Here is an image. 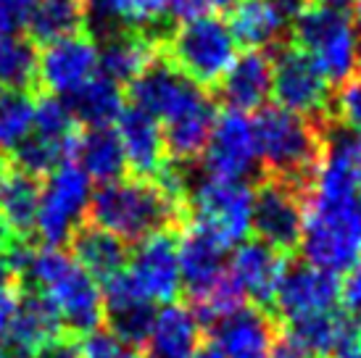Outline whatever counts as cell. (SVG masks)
<instances>
[{"label":"cell","mask_w":361,"mask_h":358,"mask_svg":"<svg viewBox=\"0 0 361 358\" xmlns=\"http://www.w3.org/2000/svg\"><path fill=\"white\" fill-rule=\"evenodd\" d=\"M116 135L124 148L127 169L132 177L153 179L166 163V145H164V130L161 121L142 109L127 106L116 119Z\"/></svg>","instance_id":"ac0fdd59"},{"label":"cell","mask_w":361,"mask_h":358,"mask_svg":"<svg viewBox=\"0 0 361 358\" xmlns=\"http://www.w3.org/2000/svg\"><path fill=\"white\" fill-rule=\"evenodd\" d=\"M74 159L90 179L109 185L127 174V159L116 130L111 127H87L74 140Z\"/></svg>","instance_id":"83f0119b"},{"label":"cell","mask_w":361,"mask_h":358,"mask_svg":"<svg viewBox=\"0 0 361 358\" xmlns=\"http://www.w3.org/2000/svg\"><path fill=\"white\" fill-rule=\"evenodd\" d=\"M238 0H169V13L177 21L198 19V16H216L221 11H230Z\"/></svg>","instance_id":"60d3db41"},{"label":"cell","mask_w":361,"mask_h":358,"mask_svg":"<svg viewBox=\"0 0 361 358\" xmlns=\"http://www.w3.org/2000/svg\"><path fill=\"white\" fill-rule=\"evenodd\" d=\"M330 119H309L280 106L261 109L253 119L259 163L267 177L290 182L309 192L324 148V127Z\"/></svg>","instance_id":"7a4b0ae2"},{"label":"cell","mask_w":361,"mask_h":358,"mask_svg":"<svg viewBox=\"0 0 361 358\" xmlns=\"http://www.w3.org/2000/svg\"><path fill=\"white\" fill-rule=\"evenodd\" d=\"M87 21H92L103 37L116 30H161V21L169 13V0H85Z\"/></svg>","instance_id":"4316f807"},{"label":"cell","mask_w":361,"mask_h":358,"mask_svg":"<svg viewBox=\"0 0 361 358\" xmlns=\"http://www.w3.org/2000/svg\"><path fill=\"white\" fill-rule=\"evenodd\" d=\"M353 27H359L361 30V0H353Z\"/></svg>","instance_id":"db71d44e"},{"label":"cell","mask_w":361,"mask_h":358,"mask_svg":"<svg viewBox=\"0 0 361 358\" xmlns=\"http://www.w3.org/2000/svg\"><path fill=\"white\" fill-rule=\"evenodd\" d=\"M335 358H361V324H356L353 335L348 338V342L343 345V350Z\"/></svg>","instance_id":"bcb514c9"},{"label":"cell","mask_w":361,"mask_h":358,"mask_svg":"<svg viewBox=\"0 0 361 358\" xmlns=\"http://www.w3.org/2000/svg\"><path fill=\"white\" fill-rule=\"evenodd\" d=\"M32 132L40 135V137L56 140V142H71L80 135L77 132V119L71 116L66 100L59 98V95H48V92H37Z\"/></svg>","instance_id":"74e56055"},{"label":"cell","mask_w":361,"mask_h":358,"mask_svg":"<svg viewBox=\"0 0 361 358\" xmlns=\"http://www.w3.org/2000/svg\"><path fill=\"white\" fill-rule=\"evenodd\" d=\"M245 303H248V300L243 295V290L235 285V279H232L230 271H227V274H224L216 285H211L206 292L190 298V309H192V314L198 316L201 324L214 327V324H219L221 319H227V316H232L235 311H240Z\"/></svg>","instance_id":"8d00e7d4"},{"label":"cell","mask_w":361,"mask_h":358,"mask_svg":"<svg viewBox=\"0 0 361 358\" xmlns=\"http://www.w3.org/2000/svg\"><path fill=\"white\" fill-rule=\"evenodd\" d=\"M127 277L151 303H177L182 292L180 237L174 229L153 232L137 242L127 261Z\"/></svg>","instance_id":"8fae6325"},{"label":"cell","mask_w":361,"mask_h":358,"mask_svg":"<svg viewBox=\"0 0 361 358\" xmlns=\"http://www.w3.org/2000/svg\"><path fill=\"white\" fill-rule=\"evenodd\" d=\"M71 259L77 261L95 282H109L111 277L121 274L130 261L127 242L101 229L92 221H82L69 237Z\"/></svg>","instance_id":"d4e9b609"},{"label":"cell","mask_w":361,"mask_h":358,"mask_svg":"<svg viewBox=\"0 0 361 358\" xmlns=\"http://www.w3.org/2000/svg\"><path fill=\"white\" fill-rule=\"evenodd\" d=\"M61 338H66V329H63V321H61L59 311L53 309L51 300L32 290L21 292L16 314L6 332V340L13 345V350L32 358L42 348L59 342Z\"/></svg>","instance_id":"7402d4cb"},{"label":"cell","mask_w":361,"mask_h":358,"mask_svg":"<svg viewBox=\"0 0 361 358\" xmlns=\"http://www.w3.org/2000/svg\"><path fill=\"white\" fill-rule=\"evenodd\" d=\"M253 216V190L243 179H214L203 174L192 182L188 200L190 224L209 232L227 250H235L245 242L251 232ZM182 221V224H185Z\"/></svg>","instance_id":"8992f818"},{"label":"cell","mask_w":361,"mask_h":358,"mask_svg":"<svg viewBox=\"0 0 361 358\" xmlns=\"http://www.w3.org/2000/svg\"><path fill=\"white\" fill-rule=\"evenodd\" d=\"M32 358H80V350H77V345H74L71 338H61L59 342L42 348L37 356H32Z\"/></svg>","instance_id":"f6af8a7d"},{"label":"cell","mask_w":361,"mask_h":358,"mask_svg":"<svg viewBox=\"0 0 361 358\" xmlns=\"http://www.w3.org/2000/svg\"><path fill=\"white\" fill-rule=\"evenodd\" d=\"M190 358H227V356L221 353V348L216 342H206V345H198V350Z\"/></svg>","instance_id":"f907efd6"},{"label":"cell","mask_w":361,"mask_h":358,"mask_svg":"<svg viewBox=\"0 0 361 358\" xmlns=\"http://www.w3.org/2000/svg\"><path fill=\"white\" fill-rule=\"evenodd\" d=\"M164 35L166 32L116 30L103 37L98 48V74L116 85H132L142 71H148L164 58Z\"/></svg>","instance_id":"e0dca14e"},{"label":"cell","mask_w":361,"mask_h":358,"mask_svg":"<svg viewBox=\"0 0 361 358\" xmlns=\"http://www.w3.org/2000/svg\"><path fill=\"white\" fill-rule=\"evenodd\" d=\"M0 358H6V353H3V350H0Z\"/></svg>","instance_id":"6f0895ef"},{"label":"cell","mask_w":361,"mask_h":358,"mask_svg":"<svg viewBox=\"0 0 361 358\" xmlns=\"http://www.w3.org/2000/svg\"><path fill=\"white\" fill-rule=\"evenodd\" d=\"M90 221L124 242H140L153 232L174 229L188 211L164 192L153 179L121 177L101 185L90 198Z\"/></svg>","instance_id":"6da1fadb"},{"label":"cell","mask_w":361,"mask_h":358,"mask_svg":"<svg viewBox=\"0 0 361 358\" xmlns=\"http://www.w3.org/2000/svg\"><path fill=\"white\" fill-rule=\"evenodd\" d=\"M98 74V42L87 32L53 40L37 50V92L66 98Z\"/></svg>","instance_id":"4fadbf2b"},{"label":"cell","mask_w":361,"mask_h":358,"mask_svg":"<svg viewBox=\"0 0 361 358\" xmlns=\"http://www.w3.org/2000/svg\"><path fill=\"white\" fill-rule=\"evenodd\" d=\"M19 285V279H16V274H13V268L8 266V261L0 259V292L3 290H11Z\"/></svg>","instance_id":"c3c4849f"},{"label":"cell","mask_w":361,"mask_h":358,"mask_svg":"<svg viewBox=\"0 0 361 358\" xmlns=\"http://www.w3.org/2000/svg\"><path fill=\"white\" fill-rule=\"evenodd\" d=\"M330 121L361 135V74L341 82L330 100Z\"/></svg>","instance_id":"f35d334b"},{"label":"cell","mask_w":361,"mask_h":358,"mask_svg":"<svg viewBox=\"0 0 361 358\" xmlns=\"http://www.w3.org/2000/svg\"><path fill=\"white\" fill-rule=\"evenodd\" d=\"M277 3H280V6L288 11V13H290V19H293V16H295V13L303 8V3H306V0H277Z\"/></svg>","instance_id":"816d5d0a"},{"label":"cell","mask_w":361,"mask_h":358,"mask_svg":"<svg viewBox=\"0 0 361 358\" xmlns=\"http://www.w3.org/2000/svg\"><path fill=\"white\" fill-rule=\"evenodd\" d=\"M77 350H80V358H137V348L121 340L109 327H98L82 335Z\"/></svg>","instance_id":"ab89813d"},{"label":"cell","mask_w":361,"mask_h":358,"mask_svg":"<svg viewBox=\"0 0 361 358\" xmlns=\"http://www.w3.org/2000/svg\"><path fill=\"white\" fill-rule=\"evenodd\" d=\"M201 321L190 306L166 303L153 319L145 348L151 358H190L201 345Z\"/></svg>","instance_id":"484cf974"},{"label":"cell","mask_w":361,"mask_h":358,"mask_svg":"<svg viewBox=\"0 0 361 358\" xmlns=\"http://www.w3.org/2000/svg\"><path fill=\"white\" fill-rule=\"evenodd\" d=\"M309 198L348 200L361 195V135L335 121L324 127V148L314 171Z\"/></svg>","instance_id":"5bb4252c"},{"label":"cell","mask_w":361,"mask_h":358,"mask_svg":"<svg viewBox=\"0 0 361 358\" xmlns=\"http://www.w3.org/2000/svg\"><path fill=\"white\" fill-rule=\"evenodd\" d=\"M130 100L135 109L151 113L161 124L177 121L192 111L211 103V95L203 85L192 82L166 58H159L148 71H142L130 85Z\"/></svg>","instance_id":"9c48e42d"},{"label":"cell","mask_w":361,"mask_h":358,"mask_svg":"<svg viewBox=\"0 0 361 358\" xmlns=\"http://www.w3.org/2000/svg\"><path fill=\"white\" fill-rule=\"evenodd\" d=\"M359 321H351L345 314L324 311L314 316H303L295 321H288V338L295 340L311 358H335L348 342Z\"/></svg>","instance_id":"f1b7e54d"},{"label":"cell","mask_w":361,"mask_h":358,"mask_svg":"<svg viewBox=\"0 0 361 358\" xmlns=\"http://www.w3.org/2000/svg\"><path fill=\"white\" fill-rule=\"evenodd\" d=\"M230 32L248 50H269L280 45L290 30V13L277 0H238L230 8Z\"/></svg>","instance_id":"cb8c5ba5"},{"label":"cell","mask_w":361,"mask_h":358,"mask_svg":"<svg viewBox=\"0 0 361 358\" xmlns=\"http://www.w3.org/2000/svg\"><path fill=\"white\" fill-rule=\"evenodd\" d=\"M274 106L309 119H330L332 85L314 61L295 45H277L271 56Z\"/></svg>","instance_id":"52a82bcc"},{"label":"cell","mask_w":361,"mask_h":358,"mask_svg":"<svg viewBox=\"0 0 361 358\" xmlns=\"http://www.w3.org/2000/svg\"><path fill=\"white\" fill-rule=\"evenodd\" d=\"M87 6L85 0H35L27 21L30 40L48 45L53 40L85 32Z\"/></svg>","instance_id":"1f68e13d"},{"label":"cell","mask_w":361,"mask_h":358,"mask_svg":"<svg viewBox=\"0 0 361 358\" xmlns=\"http://www.w3.org/2000/svg\"><path fill=\"white\" fill-rule=\"evenodd\" d=\"M164 58L203 87H214L238 58L230 24L219 16L180 21L164 35Z\"/></svg>","instance_id":"277c9868"},{"label":"cell","mask_w":361,"mask_h":358,"mask_svg":"<svg viewBox=\"0 0 361 358\" xmlns=\"http://www.w3.org/2000/svg\"><path fill=\"white\" fill-rule=\"evenodd\" d=\"M290 37L309 56L330 85H341L356 69V27L343 11L303 6L290 19Z\"/></svg>","instance_id":"5b68a950"},{"label":"cell","mask_w":361,"mask_h":358,"mask_svg":"<svg viewBox=\"0 0 361 358\" xmlns=\"http://www.w3.org/2000/svg\"><path fill=\"white\" fill-rule=\"evenodd\" d=\"M182 227H185L180 235L182 288L188 290L190 298H195L227 274V253L230 250L190 221H185Z\"/></svg>","instance_id":"603a6c76"},{"label":"cell","mask_w":361,"mask_h":358,"mask_svg":"<svg viewBox=\"0 0 361 358\" xmlns=\"http://www.w3.org/2000/svg\"><path fill=\"white\" fill-rule=\"evenodd\" d=\"M63 100L77 124H85V130L87 127H111L124 111L121 87L103 74H95L92 80H87L80 90H74Z\"/></svg>","instance_id":"f546056e"},{"label":"cell","mask_w":361,"mask_h":358,"mask_svg":"<svg viewBox=\"0 0 361 358\" xmlns=\"http://www.w3.org/2000/svg\"><path fill=\"white\" fill-rule=\"evenodd\" d=\"M6 358H30V356H24V353H13V356H6Z\"/></svg>","instance_id":"9f6ffc18"},{"label":"cell","mask_w":361,"mask_h":358,"mask_svg":"<svg viewBox=\"0 0 361 358\" xmlns=\"http://www.w3.org/2000/svg\"><path fill=\"white\" fill-rule=\"evenodd\" d=\"M0 90L37 92V45L30 37H0Z\"/></svg>","instance_id":"836d02e7"},{"label":"cell","mask_w":361,"mask_h":358,"mask_svg":"<svg viewBox=\"0 0 361 358\" xmlns=\"http://www.w3.org/2000/svg\"><path fill=\"white\" fill-rule=\"evenodd\" d=\"M40 179L13 171L8 174V182L0 192V219L8 224V229L19 240H27L35 232L37 211H40Z\"/></svg>","instance_id":"d6a6232c"},{"label":"cell","mask_w":361,"mask_h":358,"mask_svg":"<svg viewBox=\"0 0 361 358\" xmlns=\"http://www.w3.org/2000/svg\"><path fill=\"white\" fill-rule=\"evenodd\" d=\"M343 314L361 324V264L345 271V279L341 282V295H338Z\"/></svg>","instance_id":"7bdbcfd3"},{"label":"cell","mask_w":361,"mask_h":358,"mask_svg":"<svg viewBox=\"0 0 361 358\" xmlns=\"http://www.w3.org/2000/svg\"><path fill=\"white\" fill-rule=\"evenodd\" d=\"M219 100L232 111H261L271 98V56L267 50H248L232 61L216 82Z\"/></svg>","instance_id":"44dd1931"},{"label":"cell","mask_w":361,"mask_h":358,"mask_svg":"<svg viewBox=\"0 0 361 358\" xmlns=\"http://www.w3.org/2000/svg\"><path fill=\"white\" fill-rule=\"evenodd\" d=\"M16 242H19V237H16L13 232H11L6 221L0 219V259H6V256L11 253V248H13Z\"/></svg>","instance_id":"7dc6e473"},{"label":"cell","mask_w":361,"mask_h":358,"mask_svg":"<svg viewBox=\"0 0 361 358\" xmlns=\"http://www.w3.org/2000/svg\"><path fill=\"white\" fill-rule=\"evenodd\" d=\"M306 190L274 177H264L253 190L251 229L256 240L282 253H293L301 245Z\"/></svg>","instance_id":"30bf717a"},{"label":"cell","mask_w":361,"mask_h":358,"mask_svg":"<svg viewBox=\"0 0 361 358\" xmlns=\"http://www.w3.org/2000/svg\"><path fill=\"white\" fill-rule=\"evenodd\" d=\"M214 121H216V103L211 100L203 109L164 124L161 130H164L166 159L174 161V163H185V166L201 159L206 142L211 137V130H214Z\"/></svg>","instance_id":"4dcf8cb0"},{"label":"cell","mask_w":361,"mask_h":358,"mask_svg":"<svg viewBox=\"0 0 361 358\" xmlns=\"http://www.w3.org/2000/svg\"><path fill=\"white\" fill-rule=\"evenodd\" d=\"M288 266V253L271 248L261 240H245L227 259V271L235 279V285L243 290L245 300H253L261 309H271Z\"/></svg>","instance_id":"2e32d148"},{"label":"cell","mask_w":361,"mask_h":358,"mask_svg":"<svg viewBox=\"0 0 361 358\" xmlns=\"http://www.w3.org/2000/svg\"><path fill=\"white\" fill-rule=\"evenodd\" d=\"M338 295H341L338 274L311 264H290L277 288L271 309L285 321H295V319L332 311L338 306Z\"/></svg>","instance_id":"9a60e30c"},{"label":"cell","mask_w":361,"mask_h":358,"mask_svg":"<svg viewBox=\"0 0 361 358\" xmlns=\"http://www.w3.org/2000/svg\"><path fill=\"white\" fill-rule=\"evenodd\" d=\"M356 66L361 69V40H359V45H356Z\"/></svg>","instance_id":"11a10c76"},{"label":"cell","mask_w":361,"mask_h":358,"mask_svg":"<svg viewBox=\"0 0 361 358\" xmlns=\"http://www.w3.org/2000/svg\"><path fill=\"white\" fill-rule=\"evenodd\" d=\"M309 6H319V8H330V11H345L353 6V0H309Z\"/></svg>","instance_id":"681fc988"},{"label":"cell","mask_w":361,"mask_h":358,"mask_svg":"<svg viewBox=\"0 0 361 358\" xmlns=\"http://www.w3.org/2000/svg\"><path fill=\"white\" fill-rule=\"evenodd\" d=\"M90 198V177L69 161L61 163L42 185L40 211L35 224L37 235L53 248H59L61 242H69L71 232L85 221Z\"/></svg>","instance_id":"ba28073f"},{"label":"cell","mask_w":361,"mask_h":358,"mask_svg":"<svg viewBox=\"0 0 361 358\" xmlns=\"http://www.w3.org/2000/svg\"><path fill=\"white\" fill-rule=\"evenodd\" d=\"M201 161L206 177L248 182V177H253V171L259 169L256 130H253V119H248V113L232 109L216 113Z\"/></svg>","instance_id":"7c38bea8"},{"label":"cell","mask_w":361,"mask_h":358,"mask_svg":"<svg viewBox=\"0 0 361 358\" xmlns=\"http://www.w3.org/2000/svg\"><path fill=\"white\" fill-rule=\"evenodd\" d=\"M35 0H0V37L19 35L30 21Z\"/></svg>","instance_id":"b9f144b4"},{"label":"cell","mask_w":361,"mask_h":358,"mask_svg":"<svg viewBox=\"0 0 361 358\" xmlns=\"http://www.w3.org/2000/svg\"><path fill=\"white\" fill-rule=\"evenodd\" d=\"M16 306H19V292H16V288L3 290L0 292V338H6V332L11 327V319L16 314Z\"/></svg>","instance_id":"ee69618b"},{"label":"cell","mask_w":361,"mask_h":358,"mask_svg":"<svg viewBox=\"0 0 361 358\" xmlns=\"http://www.w3.org/2000/svg\"><path fill=\"white\" fill-rule=\"evenodd\" d=\"M214 342L227 358H269L277 342V321L264 309L243 306L214 324Z\"/></svg>","instance_id":"ffe728a7"},{"label":"cell","mask_w":361,"mask_h":358,"mask_svg":"<svg viewBox=\"0 0 361 358\" xmlns=\"http://www.w3.org/2000/svg\"><path fill=\"white\" fill-rule=\"evenodd\" d=\"M298 248L306 264L332 274L361 264V195L348 200L306 198Z\"/></svg>","instance_id":"3957f363"},{"label":"cell","mask_w":361,"mask_h":358,"mask_svg":"<svg viewBox=\"0 0 361 358\" xmlns=\"http://www.w3.org/2000/svg\"><path fill=\"white\" fill-rule=\"evenodd\" d=\"M35 127V92L0 90V150L13 153Z\"/></svg>","instance_id":"e575fe53"},{"label":"cell","mask_w":361,"mask_h":358,"mask_svg":"<svg viewBox=\"0 0 361 358\" xmlns=\"http://www.w3.org/2000/svg\"><path fill=\"white\" fill-rule=\"evenodd\" d=\"M103 319L109 321L111 332L140 348L151 335L156 311L151 300L142 298L140 290L132 285L127 271H121L109 282H103Z\"/></svg>","instance_id":"d6986e66"},{"label":"cell","mask_w":361,"mask_h":358,"mask_svg":"<svg viewBox=\"0 0 361 358\" xmlns=\"http://www.w3.org/2000/svg\"><path fill=\"white\" fill-rule=\"evenodd\" d=\"M77 140V137H74ZM74 140L71 142H56V140L40 137L32 132L30 137L21 142L19 148L8 156L11 163H16V171L32 174V177H48L61 163H66L74 153Z\"/></svg>","instance_id":"d590c367"},{"label":"cell","mask_w":361,"mask_h":358,"mask_svg":"<svg viewBox=\"0 0 361 358\" xmlns=\"http://www.w3.org/2000/svg\"><path fill=\"white\" fill-rule=\"evenodd\" d=\"M8 163L11 161L6 159V156H0V192H3V187H6V182H8Z\"/></svg>","instance_id":"f5cc1de1"}]
</instances>
